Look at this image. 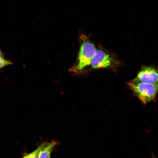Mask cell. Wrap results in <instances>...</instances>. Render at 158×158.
Here are the masks:
<instances>
[{
    "instance_id": "7a4b0ae2",
    "label": "cell",
    "mask_w": 158,
    "mask_h": 158,
    "mask_svg": "<svg viewBox=\"0 0 158 158\" xmlns=\"http://www.w3.org/2000/svg\"><path fill=\"white\" fill-rule=\"evenodd\" d=\"M81 38L80 50L76 63L71 69V71L78 73L86 66L90 64L91 62L96 50L95 45L84 37Z\"/></svg>"
},
{
    "instance_id": "ba28073f",
    "label": "cell",
    "mask_w": 158,
    "mask_h": 158,
    "mask_svg": "<svg viewBox=\"0 0 158 158\" xmlns=\"http://www.w3.org/2000/svg\"><path fill=\"white\" fill-rule=\"evenodd\" d=\"M4 58V54L0 51V59Z\"/></svg>"
},
{
    "instance_id": "8992f818",
    "label": "cell",
    "mask_w": 158,
    "mask_h": 158,
    "mask_svg": "<svg viewBox=\"0 0 158 158\" xmlns=\"http://www.w3.org/2000/svg\"><path fill=\"white\" fill-rule=\"evenodd\" d=\"M46 142L42 143L40 146L33 152L26 154L23 158H38L39 152Z\"/></svg>"
},
{
    "instance_id": "5b68a950",
    "label": "cell",
    "mask_w": 158,
    "mask_h": 158,
    "mask_svg": "<svg viewBox=\"0 0 158 158\" xmlns=\"http://www.w3.org/2000/svg\"><path fill=\"white\" fill-rule=\"evenodd\" d=\"M56 144L54 141L46 142L39 152L38 158H50L51 153Z\"/></svg>"
},
{
    "instance_id": "6da1fadb",
    "label": "cell",
    "mask_w": 158,
    "mask_h": 158,
    "mask_svg": "<svg viewBox=\"0 0 158 158\" xmlns=\"http://www.w3.org/2000/svg\"><path fill=\"white\" fill-rule=\"evenodd\" d=\"M128 85L145 105L154 100L158 92V84H149L133 81L129 82Z\"/></svg>"
},
{
    "instance_id": "3957f363",
    "label": "cell",
    "mask_w": 158,
    "mask_h": 158,
    "mask_svg": "<svg viewBox=\"0 0 158 158\" xmlns=\"http://www.w3.org/2000/svg\"><path fill=\"white\" fill-rule=\"evenodd\" d=\"M133 81L149 84H158V67L153 66H142Z\"/></svg>"
},
{
    "instance_id": "9c48e42d",
    "label": "cell",
    "mask_w": 158,
    "mask_h": 158,
    "mask_svg": "<svg viewBox=\"0 0 158 158\" xmlns=\"http://www.w3.org/2000/svg\"><path fill=\"white\" fill-rule=\"evenodd\" d=\"M154 158H157V157H154Z\"/></svg>"
},
{
    "instance_id": "52a82bcc",
    "label": "cell",
    "mask_w": 158,
    "mask_h": 158,
    "mask_svg": "<svg viewBox=\"0 0 158 158\" xmlns=\"http://www.w3.org/2000/svg\"><path fill=\"white\" fill-rule=\"evenodd\" d=\"M13 63L10 61L4 58L0 59V68L12 64Z\"/></svg>"
},
{
    "instance_id": "277c9868",
    "label": "cell",
    "mask_w": 158,
    "mask_h": 158,
    "mask_svg": "<svg viewBox=\"0 0 158 158\" xmlns=\"http://www.w3.org/2000/svg\"><path fill=\"white\" fill-rule=\"evenodd\" d=\"M113 59L108 54L101 49H96L90 64L93 68L108 67L112 63Z\"/></svg>"
},
{
    "instance_id": "30bf717a",
    "label": "cell",
    "mask_w": 158,
    "mask_h": 158,
    "mask_svg": "<svg viewBox=\"0 0 158 158\" xmlns=\"http://www.w3.org/2000/svg\"></svg>"
}]
</instances>
